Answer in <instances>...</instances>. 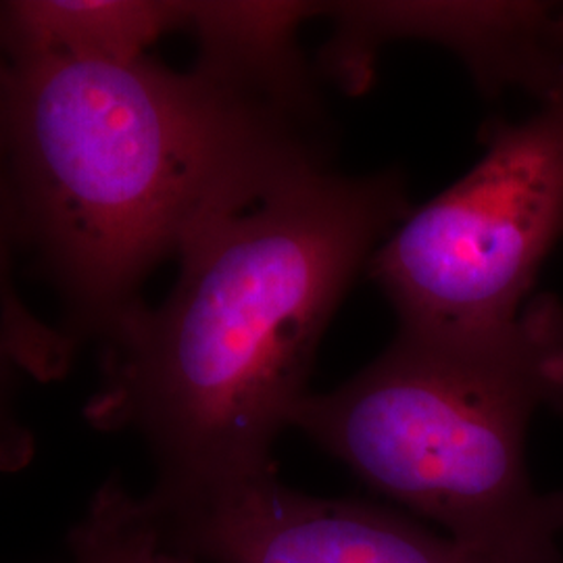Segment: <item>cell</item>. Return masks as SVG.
<instances>
[{"mask_svg": "<svg viewBox=\"0 0 563 563\" xmlns=\"http://www.w3.org/2000/svg\"><path fill=\"white\" fill-rule=\"evenodd\" d=\"M401 176L309 163L197 228L159 307L102 342L86 418L146 444L157 499L276 474L274 446L342 297L409 216Z\"/></svg>", "mask_w": 563, "mask_h": 563, "instance_id": "1", "label": "cell"}, {"mask_svg": "<svg viewBox=\"0 0 563 563\" xmlns=\"http://www.w3.org/2000/svg\"><path fill=\"white\" fill-rule=\"evenodd\" d=\"M20 249L36 255L76 349L141 307L142 282L197 228L325 162L320 109L174 71L148 55L9 60Z\"/></svg>", "mask_w": 563, "mask_h": 563, "instance_id": "2", "label": "cell"}, {"mask_svg": "<svg viewBox=\"0 0 563 563\" xmlns=\"http://www.w3.org/2000/svg\"><path fill=\"white\" fill-rule=\"evenodd\" d=\"M541 409L563 413V305L551 295L486 330L399 328L351 380L309 393L292 428L446 537L553 560L563 493L541 495L526 467V432Z\"/></svg>", "mask_w": 563, "mask_h": 563, "instance_id": "3", "label": "cell"}, {"mask_svg": "<svg viewBox=\"0 0 563 563\" xmlns=\"http://www.w3.org/2000/svg\"><path fill=\"white\" fill-rule=\"evenodd\" d=\"M483 159L409 211L367 263L399 328L472 332L511 322L563 239V99L484 128Z\"/></svg>", "mask_w": 563, "mask_h": 563, "instance_id": "4", "label": "cell"}, {"mask_svg": "<svg viewBox=\"0 0 563 563\" xmlns=\"http://www.w3.org/2000/svg\"><path fill=\"white\" fill-rule=\"evenodd\" d=\"M165 547L211 563H563L514 560L360 499L295 490L278 474L184 499L141 495Z\"/></svg>", "mask_w": 563, "mask_h": 563, "instance_id": "5", "label": "cell"}, {"mask_svg": "<svg viewBox=\"0 0 563 563\" xmlns=\"http://www.w3.org/2000/svg\"><path fill=\"white\" fill-rule=\"evenodd\" d=\"M334 36L323 67L346 90L367 88L390 41L453 51L486 92L518 86L541 102L563 99V4L551 2H330Z\"/></svg>", "mask_w": 563, "mask_h": 563, "instance_id": "6", "label": "cell"}, {"mask_svg": "<svg viewBox=\"0 0 563 563\" xmlns=\"http://www.w3.org/2000/svg\"><path fill=\"white\" fill-rule=\"evenodd\" d=\"M325 2L188 0L184 30L199 46L197 67L242 88L320 109L299 46V27Z\"/></svg>", "mask_w": 563, "mask_h": 563, "instance_id": "7", "label": "cell"}, {"mask_svg": "<svg viewBox=\"0 0 563 563\" xmlns=\"http://www.w3.org/2000/svg\"><path fill=\"white\" fill-rule=\"evenodd\" d=\"M188 0H9L0 2V41L9 60H128L174 30Z\"/></svg>", "mask_w": 563, "mask_h": 563, "instance_id": "8", "label": "cell"}, {"mask_svg": "<svg viewBox=\"0 0 563 563\" xmlns=\"http://www.w3.org/2000/svg\"><path fill=\"white\" fill-rule=\"evenodd\" d=\"M9 74L11 63L0 41V336L25 376L48 383L67 374L76 351L57 328H48L27 309L15 284L20 232L9 139Z\"/></svg>", "mask_w": 563, "mask_h": 563, "instance_id": "9", "label": "cell"}, {"mask_svg": "<svg viewBox=\"0 0 563 563\" xmlns=\"http://www.w3.org/2000/svg\"><path fill=\"white\" fill-rule=\"evenodd\" d=\"M71 563H199L163 544L141 495L118 476L90 497L67 537Z\"/></svg>", "mask_w": 563, "mask_h": 563, "instance_id": "10", "label": "cell"}, {"mask_svg": "<svg viewBox=\"0 0 563 563\" xmlns=\"http://www.w3.org/2000/svg\"><path fill=\"white\" fill-rule=\"evenodd\" d=\"M23 374L9 344L0 336V470L15 472L32 460V437L18 411V384Z\"/></svg>", "mask_w": 563, "mask_h": 563, "instance_id": "11", "label": "cell"}]
</instances>
